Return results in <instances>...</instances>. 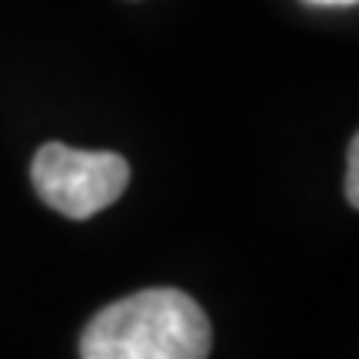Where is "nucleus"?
Segmentation results:
<instances>
[{"instance_id": "f257e3e1", "label": "nucleus", "mask_w": 359, "mask_h": 359, "mask_svg": "<svg viewBox=\"0 0 359 359\" xmlns=\"http://www.w3.org/2000/svg\"><path fill=\"white\" fill-rule=\"evenodd\" d=\"M213 326L183 290L156 286L103 306L80 333V359H206Z\"/></svg>"}, {"instance_id": "f03ea898", "label": "nucleus", "mask_w": 359, "mask_h": 359, "mask_svg": "<svg viewBox=\"0 0 359 359\" xmlns=\"http://www.w3.org/2000/svg\"><path fill=\"white\" fill-rule=\"evenodd\" d=\"M34 190L67 219H90L114 206L130 183V163L110 150L43 143L30 163Z\"/></svg>"}, {"instance_id": "7ed1b4c3", "label": "nucleus", "mask_w": 359, "mask_h": 359, "mask_svg": "<svg viewBox=\"0 0 359 359\" xmlns=\"http://www.w3.org/2000/svg\"><path fill=\"white\" fill-rule=\"evenodd\" d=\"M346 200L349 206H359V137L349 140V163H346Z\"/></svg>"}, {"instance_id": "20e7f679", "label": "nucleus", "mask_w": 359, "mask_h": 359, "mask_svg": "<svg viewBox=\"0 0 359 359\" xmlns=\"http://www.w3.org/2000/svg\"><path fill=\"white\" fill-rule=\"evenodd\" d=\"M309 4H326V7H343V4H356V0H309Z\"/></svg>"}]
</instances>
